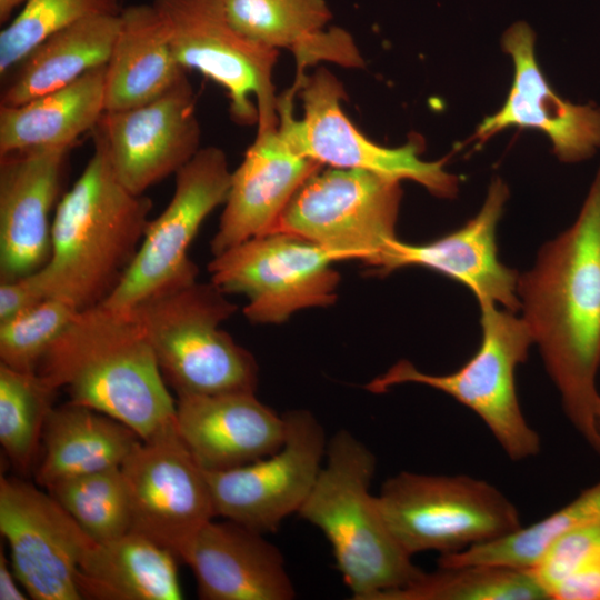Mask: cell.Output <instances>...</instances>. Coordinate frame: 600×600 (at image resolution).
Listing matches in <instances>:
<instances>
[{
	"label": "cell",
	"instance_id": "obj_7",
	"mask_svg": "<svg viewBox=\"0 0 600 600\" xmlns=\"http://www.w3.org/2000/svg\"><path fill=\"white\" fill-rule=\"evenodd\" d=\"M481 342L458 370L430 374L409 360H400L366 384L372 393L416 383L441 391L472 410L487 426L504 453L513 461L539 453L538 432L526 420L516 388V370L527 360L533 343L522 318L493 302H478Z\"/></svg>",
	"mask_w": 600,
	"mask_h": 600
},
{
	"label": "cell",
	"instance_id": "obj_26",
	"mask_svg": "<svg viewBox=\"0 0 600 600\" xmlns=\"http://www.w3.org/2000/svg\"><path fill=\"white\" fill-rule=\"evenodd\" d=\"M142 439L121 422L71 401L53 407L42 431L39 484L120 467Z\"/></svg>",
	"mask_w": 600,
	"mask_h": 600
},
{
	"label": "cell",
	"instance_id": "obj_24",
	"mask_svg": "<svg viewBox=\"0 0 600 600\" xmlns=\"http://www.w3.org/2000/svg\"><path fill=\"white\" fill-rule=\"evenodd\" d=\"M107 63L106 111L133 108L170 90L184 76L152 3L124 7Z\"/></svg>",
	"mask_w": 600,
	"mask_h": 600
},
{
	"label": "cell",
	"instance_id": "obj_34",
	"mask_svg": "<svg viewBox=\"0 0 600 600\" xmlns=\"http://www.w3.org/2000/svg\"><path fill=\"white\" fill-rule=\"evenodd\" d=\"M79 311L64 299L48 297L26 312L0 322V363L21 372H37L46 352Z\"/></svg>",
	"mask_w": 600,
	"mask_h": 600
},
{
	"label": "cell",
	"instance_id": "obj_29",
	"mask_svg": "<svg viewBox=\"0 0 600 600\" xmlns=\"http://www.w3.org/2000/svg\"><path fill=\"white\" fill-rule=\"evenodd\" d=\"M597 522H600V481L542 520L498 539L442 554L438 563L441 567L492 564L529 571L557 539Z\"/></svg>",
	"mask_w": 600,
	"mask_h": 600
},
{
	"label": "cell",
	"instance_id": "obj_17",
	"mask_svg": "<svg viewBox=\"0 0 600 600\" xmlns=\"http://www.w3.org/2000/svg\"><path fill=\"white\" fill-rule=\"evenodd\" d=\"M501 46L513 64V80L498 111L486 117L472 139L486 141L514 127L543 132L557 158L574 163L600 149V108L561 98L546 79L536 57V33L526 21L513 22Z\"/></svg>",
	"mask_w": 600,
	"mask_h": 600
},
{
	"label": "cell",
	"instance_id": "obj_6",
	"mask_svg": "<svg viewBox=\"0 0 600 600\" xmlns=\"http://www.w3.org/2000/svg\"><path fill=\"white\" fill-rule=\"evenodd\" d=\"M293 83L278 97V128L294 152L321 166L412 180L438 198L458 193L459 178L444 169L447 158L421 159L422 137L414 134L407 143L388 148L364 136L342 109L346 90L330 70L297 73Z\"/></svg>",
	"mask_w": 600,
	"mask_h": 600
},
{
	"label": "cell",
	"instance_id": "obj_18",
	"mask_svg": "<svg viewBox=\"0 0 600 600\" xmlns=\"http://www.w3.org/2000/svg\"><path fill=\"white\" fill-rule=\"evenodd\" d=\"M508 198L507 183L493 178L479 212L462 227L422 244L392 240L374 264V272L428 268L466 286L478 302H493L517 313L520 273L499 260L497 246V227Z\"/></svg>",
	"mask_w": 600,
	"mask_h": 600
},
{
	"label": "cell",
	"instance_id": "obj_15",
	"mask_svg": "<svg viewBox=\"0 0 600 600\" xmlns=\"http://www.w3.org/2000/svg\"><path fill=\"white\" fill-rule=\"evenodd\" d=\"M0 532L11 567L34 600L82 599L77 574L94 542L49 493L17 478L0 481Z\"/></svg>",
	"mask_w": 600,
	"mask_h": 600
},
{
	"label": "cell",
	"instance_id": "obj_33",
	"mask_svg": "<svg viewBox=\"0 0 600 600\" xmlns=\"http://www.w3.org/2000/svg\"><path fill=\"white\" fill-rule=\"evenodd\" d=\"M123 8V0H27L0 32L1 78L49 36L88 18L118 16Z\"/></svg>",
	"mask_w": 600,
	"mask_h": 600
},
{
	"label": "cell",
	"instance_id": "obj_3",
	"mask_svg": "<svg viewBox=\"0 0 600 600\" xmlns=\"http://www.w3.org/2000/svg\"><path fill=\"white\" fill-rule=\"evenodd\" d=\"M152 209L128 190L103 149L94 151L53 213L51 254L37 271L48 297L84 310L102 303L136 257Z\"/></svg>",
	"mask_w": 600,
	"mask_h": 600
},
{
	"label": "cell",
	"instance_id": "obj_38",
	"mask_svg": "<svg viewBox=\"0 0 600 600\" xmlns=\"http://www.w3.org/2000/svg\"><path fill=\"white\" fill-rule=\"evenodd\" d=\"M27 0H0V23L7 24L16 9L23 6Z\"/></svg>",
	"mask_w": 600,
	"mask_h": 600
},
{
	"label": "cell",
	"instance_id": "obj_1",
	"mask_svg": "<svg viewBox=\"0 0 600 600\" xmlns=\"http://www.w3.org/2000/svg\"><path fill=\"white\" fill-rule=\"evenodd\" d=\"M518 297L568 420L600 454V163L574 222L519 274Z\"/></svg>",
	"mask_w": 600,
	"mask_h": 600
},
{
	"label": "cell",
	"instance_id": "obj_37",
	"mask_svg": "<svg viewBox=\"0 0 600 600\" xmlns=\"http://www.w3.org/2000/svg\"><path fill=\"white\" fill-rule=\"evenodd\" d=\"M17 579L11 563L4 557V552L0 551V600H24L27 597L19 589Z\"/></svg>",
	"mask_w": 600,
	"mask_h": 600
},
{
	"label": "cell",
	"instance_id": "obj_28",
	"mask_svg": "<svg viewBox=\"0 0 600 600\" xmlns=\"http://www.w3.org/2000/svg\"><path fill=\"white\" fill-rule=\"evenodd\" d=\"M119 16L81 20L41 41L4 77L0 106H19L62 88L106 66L119 29Z\"/></svg>",
	"mask_w": 600,
	"mask_h": 600
},
{
	"label": "cell",
	"instance_id": "obj_31",
	"mask_svg": "<svg viewBox=\"0 0 600 600\" xmlns=\"http://www.w3.org/2000/svg\"><path fill=\"white\" fill-rule=\"evenodd\" d=\"M47 490L94 543L131 531L129 496L120 467L68 478Z\"/></svg>",
	"mask_w": 600,
	"mask_h": 600
},
{
	"label": "cell",
	"instance_id": "obj_19",
	"mask_svg": "<svg viewBox=\"0 0 600 600\" xmlns=\"http://www.w3.org/2000/svg\"><path fill=\"white\" fill-rule=\"evenodd\" d=\"M69 152L37 147L0 154V281L47 264Z\"/></svg>",
	"mask_w": 600,
	"mask_h": 600
},
{
	"label": "cell",
	"instance_id": "obj_8",
	"mask_svg": "<svg viewBox=\"0 0 600 600\" xmlns=\"http://www.w3.org/2000/svg\"><path fill=\"white\" fill-rule=\"evenodd\" d=\"M377 501L392 536L411 557L459 552L522 526L516 506L499 489L466 474L402 471L386 480Z\"/></svg>",
	"mask_w": 600,
	"mask_h": 600
},
{
	"label": "cell",
	"instance_id": "obj_20",
	"mask_svg": "<svg viewBox=\"0 0 600 600\" xmlns=\"http://www.w3.org/2000/svg\"><path fill=\"white\" fill-rule=\"evenodd\" d=\"M202 600H291L294 586L282 552L263 533L224 519L204 523L178 554Z\"/></svg>",
	"mask_w": 600,
	"mask_h": 600
},
{
	"label": "cell",
	"instance_id": "obj_12",
	"mask_svg": "<svg viewBox=\"0 0 600 600\" xmlns=\"http://www.w3.org/2000/svg\"><path fill=\"white\" fill-rule=\"evenodd\" d=\"M231 176L223 150L200 148L174 174L169 203L150 219L136 257L104 306L130 310L160 290L197 280L198 269L188 249L204 219L224 204Z\"/></svg>",
	"mask_w": 600,
	"mask_h": 600
},
{
	"label": "cell",
	"instance_id": "obj_2",
	"mask_svg": "<svg viewBox=\"0 0 600 600\" xmlns=\"http://www.w3.org/2000/svg\"><path fill=\"white\" fill-rule=\"evenodd\" d=\"M37 373L71 402L99 411L147 440L176 421L150 343L129 310H80L41 359Z\"/></svg>",
	"mask_w": 600,
	"mask_h": 600
},
{
	"label": "cell",
	"instance_id": "obj_30",
	"mask_svg": "<svg viewBox=\"0 0 600 600\" xmlns=\"http://www.w3.org/2000/svg\"><path fill=\"white\" fill-rule=\"evenodd\" d=\"M374 600H548L526 570L492 564L441 567Z\"/></svg>",
	"mask_w": 600,
	"mask_h": 600
},
{
	"label": "cell",
	"instance_id": "obj_10",
	"mask_svg": "<svg viewBox=\"0 0 600 600\" xmlns=\"http://www.w3.org/2000/svg\"><path fill=\"white\" fill-rule=\"evenodd\" d=\"M401 198L399 180L361 169H320L292 197L274 231L374 267L397 239Z\"/></svg>",
	"mask_w": 600,
	"mask_h": 600
},
{
	"label": "cell",
	"instance_id": "obj_35",
	"mask_svg": "<svg viewBox=\"0 0 600 600\" xmlns=\"http://www.w3.org/2000/svg\"><path fill=\"white\" fill-rule=\"evenodd\" d=\"M549 596L550 600H600V540L576 561Z\"/></svg>",
	"mask_w": 600,
	"mask_h": 600
},
{
	"label": "cell",
	"instance_id": "obj_21",
	"mask_svg": "<svg viewBox=\"0 0 600 600\" xmlns=\"http://www.w3.org/2000/svg\"><path fill=\"white\" fill-rule=\"evenodd\" d=\"M321 164L294 152L278 126L257 131L231 184L210 249L214 256L273 232L299 188Z\"/></svg>",
	"mask_w": 600,
	"mask_h": 600
},
{
	"label": "cell",
	"instance_id": "obj_16",
	"mask_svg": "<svg viewBox=\"0 0 600 600\" xmlns=\"http://www.w3.org/2000/svg\"><path fill=\"white\" fill-rule=\"evenodd\" d=\"M120 182L136 194L176 174L200 150L196 99L184 76L143 104L104 111L92 130Z\"/></svg>",
	"mask_w": 600,
	"mask_h": 600
},
{
	"label": "cell",
	"instance_id": "obj_22",
	"mask_svg": "<svg viewBox=\"0 0 600 600\" xmlns=\"http://www.w3.org/2000/svg\"><path fill=\"white\" fill-rule=\"evenodd\" d=\"M176 424L196 462L209 472L238 468L276 452L286 419L256 392L179 396Z\"/></svg>",
	"mask_w": 600,
	"mask_h": 600
},
{
	"label": "cell",
	"instance_id": "obj_32",
	"mask_svg": "<svg viewBox=\"0 0 600 600\" xmlns=\"http://www.w3.org/2000/svg\"><path fill=\"white\" fill-rule=\"evenodd\" d=\"M57 391L37 372L0 363V443L20 470H28L37 456Z\"/></svg>",
	"mask_w": 600,
	"mask_h": 600
},
{
	"label": "cell",
	"instance_id": "obj_13",
	"mask_svg": "<svg viewBox=\"0 0 600 600\" xmlns=\"http://www.w3.org/2000/svg\"><path fill=\"white\" fill-rule=\"evenodd\" d=\"M283 417L286 439L276 452L230 470L204 471L217 516L266 533L303 506L322 469L328 440L309 410Z\"/></svg>",
	"mask_w": 600,
	"mask_h": 600
},
{
	"label": "cell",
	"instance_id": "obj_4",
	"mask_svg": "<svg viewBox=\"0 0 600 600\" xmlns=\"http://www.w3.org/2000/svg\"><path fill=\"white\" fill-rule=\"evenodd\" d=\"M376 466L361 440L339 430L328 440L322 469L297 513L324 534L356 600H374L424 572L394 539L370 492Z\"/></svg>",
	"mask_w": 600,
	"mask_h": 600
},
{
	"label": "cell",
	"instance_id": "obj_14",
	"mask_svg": "<svg viewBox=\"0 0 600 600\" xmlns=\"http://www.w3.org/2000/svg\"><path fill=\"white\" fill-rule=\"evenodd\" d=\"M120 469L129 496L131 531L177 556L217 516L204 470L182 441L176 421L142 440Z\"/></svg>",
	"mask_w": 600,
	"mask_h": 600
},
{
	"label": "cell",
	"instance_id": "obj_36",
	"mask_svg": "<svg viewBox=\"0 0 600 600\" xmlns=\"http://www.w3.org/2000/svg\"><path fill=\"white\" fill-rule=\"evenodd\" d=\"M46 298L48 294L37 272L14 280L0 281V322L26 312Z\"/></svg>",
	"mask_w": 600,
	"mask_h": 600
},
{
	"label": "cell",
	"instance_id": "obj_11",
	"mask_svg": "<svg viewBox=\"0 0 600 600\" xmlns=\"http://www.w3.org/2000/svg\"><path fill=\"white\" fill-rule=\"evenodd\" d=\"M340 260L304 238L273 231L214 256L208 270L222 292L249 299L243 313L250 321L281 323L298 310L336 301L340 276L332 263Z\"/></svg>",
	"mask_w": 600,
	"mask_h": 600
},
{
	"label": "cell",
	"instance_id": "obj_25",
	"mask_svg": "<svg viewBox=\"0 0 600 600\" xmlns=\"http://www.w3.org/2000/svg\"><path fill=\"white\" fill-rule=\"evenodd\" d=\"M178 559L169 548L130 531L87 551L78 588L82 599L180 600Z\"/></svg>",
	"mask_w": 600,
	"mask_h": 600
},
{
	"label": "cell",
	"instance_id": "obj_5",
	"mask_svg": "<svg viewBox=\"0 0 600 600\" xmlns=\"http://www.w3.org/2000/svg\"><path fill=\"white\" fill-rule=\"evenodd\" d=\"M224 294L212 282L194 280L160 290L129 310L177 397L256 392L254 357L220 328L237 310Z\"/></svg>",
	"mask_w": 600,
	"mask_h": 600
},
{
	"label": "cell",
	"instance_id": "obj_23",
	"mask_svg": "<svg viewBox=\"0 0 600 600\" xmlns=\"http://www.w3.org/2000/svg\"><path fill=\"white\" fill-rule=\"evenodd\" d=\"M232 26L249 39L293 53L297 73L320 61L362 68L352 37L341 28L326 29L332 18L326 0H222Z\"/></svg>",
	"mask_w": 600,
	"mask_h": 600
},
{
	"label": "cell",
	"instance_id": "obj_27",
	"mask_svg": "<svg viewBox=\"0 0 600 600\" xmlns=\"http://www.w3.org/2000/svg\"><path fill=\"white\" fill-rule=\"evenodd\" d=\"M106 66L22 104L0 106V154L37 147L71 149L106 111Z\"/></svg>",
	"mask_w": 600,
	"mask_h": 600
},
{
	"label": "cell",
	"instance_id": "obj_9",
	"mask_svg": "<svg viewBox=\"0 0 600 600\" xmlns=\"http://www.w3.org/2000/svg\"><path fill=\"white\" fill-rule=\"evenodd\" d=\"M173 52L184 70H197L228 93L230 114L258 130L276 127L273 69L279 50L258 43L229 21L222 0H153Z\"/></svg>",
	"mask_w": 600,
	"mask_h": 600
}]
</instances>
